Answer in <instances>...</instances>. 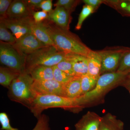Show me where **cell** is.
Instances as JSON below:
<instances>
[{"instance_id": "6da1fadb", "label": "cell", "mask_w": 130, "mask_h": 130, "mask_svg": "<svg viewBox=\"0 0 130 130\" xmlns=\"http://www.w3.org/2000/svg\"><path fill=\"white\" fill-rule=\"evenodd\" d=\"M43 22L46 26L54 46L59 51L66 54L88 56L91 50L77 35L69 30L61 28L48 20Z\"/></svg>"}, {"instance_id": "7a4b0ae2", "label": "cell", "mask_w": 130, "mask_h": 130, "mask_svg": "<svg viewBox=\"0 0 130 130\" xmlns=\"http://www.w3.org/2000/svg\"><path fill=\"white\" fill-rule=\"evenodd\" d=\"M129 73L116 71L101 74L98 79L94 88L84 95L78 97L82 109L103 102L106 94L112 89L120 86Z\"/></svg>"}, {"instance_id": "3957f363", "label": "cell", "mask_w": 130, "mask_h": 130, "mask_svg": "<svg viewBox=\"0 0 130 130\" xmlns=\"http://www.w3.org/2000/svg\"><path fill=\"white\" fill-rule=\"evenodd\" d=\"M53 108H60L74 112L83 109L79 105L78 98H69L56 95L37 96L29 109L37 117L43 110Z\"/></svg>"}, {"instance_id": "277c9868", "label": "cell", "mask_w": 130, "mask_h": 130, "mask_svg": "<svg viewBox=\"0 0 130 130\" xmlns=\"http://www.w3.org/2000/svg\"><path fill=\"white\" fill-rule=\"evenodd\" d=\"M34 81L26 72L20 73L9 86L8 95L10 99L29 108L36 97L31 89Z\"/></svg>"}, {"instance_id": "5b68a950", "label": "cell", "mask_w": 130, "mask_h": 130, "mask_svg": "<svg viewBox=\"0 0 130 130\" xmlns=\"http://www.w3.org/2000/svg\"><path fill=\"white\" fill-rule=\"evenodd\" d=\"M66 53L59 51L54 46H46L28 55L26 58L25 72L38 66L53 67L58 64L66 56Z\"/></svg>"}, {"instance_id": "8992f818", "label": "cell", "mask_w": 130, "mask_h": 130, "mask_svg": "<svg viewBox=\"0 0 130 130\" xmlns=\"http://www.w3.org/2000/svg\"><path fill=\"white\" fill-rule=\"evenodd\" d=\"M26 58L13 44L1 41L0 61L3 64L21 73L25 72Z\"/></svg>"}, {"instance_id": "52a82bcc", "label": "cell", "mask_w": 130, "mask_h": 130, "mask_svg": "<svg viewBox=\"0 0 130 130\" xmlns=\"http://www.w3.org/2000/svg\"><path fill=\"white\" fill-rule=\"evenodd\" d=\"M129 50L130 47L116 46L98 51L102 59L101 75L117 71L123 55Z\"/></svg>"}, {"instance_id": "ba28073f", "label": "cell", "mask_w": 130, "mask_h": 130, "mask_svg": "<svg viewBox=\"0 0 130 130\" xmlns=\"http://www.w3.org/2000/svg\"><path fill=\"white\" fill-rule=\"evenodd\" d=\"M33 17L24 18H7L0 19L5 26L11 30L16 40L24 36L31 33L30 29L31 21Z\"/></svg>"}, {"instance_id": "9c48e42d", "label": "cell", "mask_w": 130, "mask_h": 130, "mask_svg": "<svg viewBox=\"0 0 130 130\" xmlns=\"http://www.w3.org/2000/svg\"><path fill=\"white\" fill-rule=\"evenodd\" d=\"M31 90L36 96L56 95L61 96L62 84L55 79L34 80L31 86Z\"/></svg>"}, {"instance_id": "30bf717a", "label": "cell", "mask_w": 130, "mask_h": 130, "mask_svg": "<svg viewBox=\"0 0 130 130\" xmlns=\"http://www.w3.org/2000/svg\"><path fill=\"white\" fill-rule=\"evenodd\" d=\"M13 45L26 56L39 49L47 46L39 41L31 33L18 39Z\"/></svg>"}, {"instance_id": "8fae6325", "label": "cell", "mask_w": 130, "mask_h": 130, "mask_svg": "<svg viewBox=\"0 0 130 130\" xmlns=\"http://www.w3.org/2000/svg\"><path fill=\"white\" fill-rule=\"evenodd\" d=\"M33 11L25 1L15 0L11 3L7 12L8 18H24L32 17Z\"/></svg>"}, {"instance_id": "7c38bea8", "label": "cell", "mask_w": 130, "mask_h": 130, "mask_svg": "<svg viewBox=\"0 0 130 130\" xmlns=\"http://www.w3.org/2000/svg\"><path fill=\"white\" fill-rule=\"evenodd\" d=\"M47 19L61 28L69 30L72 17L71 14L64 8L56 7L48 13Z\"/></svg>"}, {"instance_id": "4fadbf2b", "label": "cell", "mask_w": 130, "mask_h": 130, "mask_svg": "<svg viewBox=\"0 0 130 130\" xmlns=\"http://www.w3.org/2000/svg\"><path fill=\"white\" fill-rule=\"evenodd\" d=\"M102 118L94 112L89 111L75 125L76 130H99Z\"/></svg>"}, {"instance_id": "5bb4252c", "label": "cell", "mask_w": 130, "mask_h": 130, "mask_svg": "<svg viewBox=\"0 0 130 130\" xmlns=\"http://www.w3.org/2000/svg\"><path fill=\"white\" fill-rule=\"evenodd\" d=\"M31 33L39 41L47 46H54L48 30L44 22L36 23L34 19L30 23Z\"/></svg>"}, {"instance_id": "9a60e30c", "label": "cell", "mask_w": 130, "mask_h": 130, "mask_svg": "<svg viewBox=\"0 0 130 130\" xmlns=\"http://www.w3.org/2000/svg\"><path fill=\"white\" fill-rule=\"evenodd\" d=\"M81 95V77H73L70 81L62 84L61 96L74 98Z\"/></svg>"}, {"instance_id": "2e32d148", "label": "cell", "mask_w": 130, "mask_h": 130, "mask_svg": "<svg viewBox=\"0 0 130 130\" xmlns=\"http://www.w3.org/2000/svg\"><path fill=\"white\" fill-rule=\"evenodd\" d=\"M72 64L74 77H81L88 74L87 57L79 55L67 54Z\"/></svg>"}, {"instance_id": "e0dca14e", "label": "cell", "mask_w": 130, "mask_h": 130, "mask_svg": "<svg viewBox=\"0 0 130 130\" xmlns=\"http://www.w3.org/2000/svg\"><path fill=\"white\" fill-rule=\"evenodd\" d=\"M48 122V118L46 115H40L36 125L32 130H50ZM0 122L2 130H19L11 126L8 116L6 113H0Z\"/></svg>"}, {"instance_id": "ac0fdd59", "label": "cell", "mask_w": 130, "mask_h": 130, "mask_svg": "<svg viewBox=\"0 0 130 130\" xmlns=\"http://www.w3.org/2000/svg\"><path fill=\"white\" fill-rule=\"evenodd\" d=\"M86 57L88 60L89 75L98 79L101 76V57L98 51L92 50Z\"/></svg>"}, {"instance_id": "d6986e66", "label": "cell", "mask_w": 130, "mask_h": 130, "mask_svg": "<svg viewBox=\"0 0 130 130\" xmlns=\"http://www.w3.org/2000/svg\"><path fill=\"white\" fill-rule=\"evenodd\" d=\"M34 80H51L54 79L53 67L38 66L31 68L27 72Z\"/></svg>"}, {"instance_id": "ffe728a7", "label": "cell", "mask_w": 130, "mask_h": 130, "mask_svg": "<svg viewBox=\"0 0 130 130\" xmlns=\"http://www.w3.org/2000/svg\"><path fill=\"white\" fill-rule=\"evenodd\" d=\"M124 126L123 121L108 113L102 118L99 130H123Z\"/></svg>"}, {"instance_id": "44dd1931", "label": "cell", "mask_w": 130, "mask_h": 130, "mask_svg": "<svg viewBox=\"0 0 130 130\" xmlns=\"http://www.w3.org/2000/svg\"><path fill=\"white\" fill-rule=\"evenodd\" d=\"M103 3L115 9L122 16L130 17V0H103Z\"/></svg>"}, {"instance_id": "7402d4cb", "label": "cell", "mask_w": 130, "mask_h": 130, "mask_svg": "<svg viewBox=\"0 0 130 130\" xmlns=\"http://www.w3.org/2000/svg\"><path fill=\"white\" fill-rule=\"evenodd\" d=\"M20 73L8 67L0 68V84L9 87L12 81L19 76Z\"/></svg>"}, {"instance_id": "603a6c76", "label": "cell", "mask_w": 130, "mask_h": 130, "mask_svg": "<svg viewBox=\"0 0 130 130\" xmlns=\"http://www.w3.org/2000/svg\"><path fill=\"white\" fill-rule=\"evenodd\" d=\"M98 79L91 76L88 74L81 77V95H84L94 88Z\"/></svg>"}, {"instance_id": "cb8c5ba5", "label": "cell", "mask_w": 130, "mask_h": 130, "mask_svg": "<svg viewBox=\"0 0 130 130\" xmlns=\"http://www.w3.org/2000/svg\"><path fill=\"white\" fill-rule=\"evenodd\" d=\"M8 30L2 22H0V40L10 44H14L17 40Z\"/></svg>"}, {"instance_id": "d4e9b609", "label": "cell", "mask_w": 130, "mask_h": 130, "mask_svg": "<svg viewBox=\"0 0 130 130\" xmlns=\"http://www.w3.org/2000/svg\"><path fill=\"white\" fill-rule=\"evenodd\" d=\"M95 12L93 8L90 6L86 5H84L83 9L79 14L78 21L75 26L76 30H79L81 29L84 21L91 14Z\"/></svg>"}, {"instance_id": "484cf974", "label": "cell", "mask_w": 130, "mask_h": 130, "mask_svg": "<svg viewBox=\"0 0 130 130\" xmlns=\"http://www.w3.org/2000/svg\"><path fill=\"white\" fill-rule=\"evenodd\" d=\"M81 1L78 0H58L54 4V6L56 7H61L64 8L71 14Z\"/></svg>"}, {"instance_id": "4316f807", "label": "cell", "mask_w": 130, "mask_h": 130, "mask_svg": "<svg viewBox=\"0 0 130 130\" xmlns=\"http://www.w3.org/2000/svg\"><path fill=\"white\" fill-rule=\"evenodd\" d=\"M56 66L59 70L63 71L65 73L71 76L74 77L72 63L68 56L67 54L66 58Z\"/></svg>"}, {"instance_id": "83f0119b", "label": "cell", "mask_w": 130, "mask_h": 130, "mask_svg": "<svg viewBox=\"0 0 130 130\" xmlns=\"http://www.w3.org/2000/svg\"><path fill=\"white\" fill-rule=\"evenodd\" d=\"M53 68L54 79L61 84L70 81L73 77L68 75L59 70L56 66L53 67Z\"/></svg>"}, {"instance_id": "f1b7e54d", "label": "cell", "mask_w": 130, "mask_h": 130, "mask_svg": "<svg viewBox=\"0 0 130 130\" xmlns=\"http://www.w3.org/2000/svg\"><path fill=\"white\" fill-rule=\"evenodd\" d=\"M117 71L130 72V50L123 55Z\"/></svg>"}, {"instance_id": "f546056e", "label": "cell", "mask_w": 130, "mask_h": 130, "mask_svg": "<svg viewBox=\"0 0 130 130\" xmlns=\"http://www.w3.org/2000/svg\"><path fill=\"white\" fill-rule=\"evenodd\" d=\"M12 1V0H0V19L7 18L8 10Z\"/></svg>"}, {"instance_id": "4dcf8cb0", "label": "cell", "mask_w": 130, "mask_h": 130, "mask_svg": "<svg viewBox=\"0 0 130 130\" xmlns=\"http://www.w3.org/2000/svg\"><path fill=\"white\" fill-rule=\"evenodd\" d=\"M32 15L34 21L36 23H42L48 18V13L43 11H34Z\"/></svg>"}, {"instance_id": "1f68e13d", "label": "cell", "mask_w": 130, "mask_h": 130, "mask_svg": "<svg viewBox=\"0 0 130 130\" xmlns=\"http://www.w3.org/2000/svg\"><path fill=\"white\" fill-rule=\"evenodd\" d=\"M53 1L52 0H43L40 4L39 8H41L43 11L49 13L51 12L53 9Z\"/></svg>"}, {"instance_id": "d6a6232c", "label": "cell", "mask_w": 130, "mask_h": 130, "mask_svg": "<svg viewBox=\"0 0 130 130\" xmlns=\"http://www.w3.org/2000/svg\"><path fill=\"white\" fill-rule=\"evenodd\" d=\"M82 1L85 3V5H88L93 8L95 12L103 3V0H83Z\"/></svg>"}, {"instance_id": "836d02e7", "label": "cell", "mask_w": 130, "mask_h": 130, "mask_svg": "<svg viewBox=\"0 0 130 130\" xmlns=\"http://www.w3.org/2000/svg\"><path fill=\"white\" fill-rule=\"evenodd\" d=\"M42 1L43 0H25L26 4L33 11H35V8H39Z\"/></svg>"}, {"instance_id": "e575fe53", "label": "cell", "mask_w": 130, "mask_h": 130, "mask_svg": "<svg viewBox=\"0 0 130 130\" xmlns=\"http://www.w3.org/2000/svg\"><path fill=\"white\" fill-rule=\"evenodd\" d=\"M120 86L125 88L130 94V72L126 76Z\"/></svg>"}]
</instances>
